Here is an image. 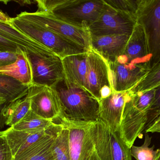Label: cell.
Here are the masks:
<instances>
[{
    "label": "cell",
    "mask_w": 160,
    "mask_h": 160,
    "mask_svg": "<svg viewBox=\"0 0 160 160\" xmlns=\"http://www.w3.org/2000/svg\"><path fill=\"white\" fill-rule=\"evenodd\" d=\"M55 124L51 120L44 119L30 110L21 120L11 127L17 130L38 131L48 129Z\"/></svg>",
    "instance_id": "603a6c76"
},
{
    "label": "cell",
    "mask_w": 160,
    "mask_h": 160,
    "mask_svg": "<svg viewBox=\"0 0 160 160\" xmlns=\"http://www.w3.org/2000/svg\"><path fill=\"white\" fill-rule=\"evenodd\" d=\"M112 8L128 14L135 20L142 0H104Z\"/></svg>",
    "instance_id": "484cf974"
},
{
    "label": "cell",
    "mask_w": 160,
    "mask_h": 160,
    "mask_svg": "<svg viewBox=\"0 0 160 160\" xmlns=\"http://www.w3.org/2000/svg\"><path fill=\"white\" fill-rule=\"evenodd\" d=\"M0 74L10 76L27 86L33 84L32 67L27 53L23 51L18 54L15 63L0 68Z\"/></svg>",
    "instance_id": "ffe728a7"
},
{
    "label": "cell",
    "mask_w": 160,
    "mask_h": 160,
    "mask_svg": "<svg viewBox=\"0 0 160 160\" xmlns=\"http://www.w3.org/2000/svg\"><path fill=\"white\" fill-rule=\"evenodd\" d=\"M61 126V128L55 136L52 147V157L53 160H71L68 131L67 129L62 125Z\"/></svg>",
    "instance_id": "cb8c5ba5"
},
{
    "label": "cell",
    "mask_w": 160,
    "mask_h": 160,
    "mask_svg": "<svg viewBox=\"0 0 160 160\" xmlns=\"http://www.w3.org/2000/svg\"><path fill=\"white\" fill-rule=\"evenodd\" d=\"M31 110V103L28 97L6 103L4 109L6 126L12 127L21 120Z\"/></svg>",
    "instance_id": "7402d4cb"
},
{
    "label": "cell",
    "mask_w": 160,
    "mask_h": 160,
    "mask_svg": "<svg viewBox=\"0 0 160 160\" xmlns=\"http://www.w3.org/2000/svg\"><path fill=\"white\" fill-rule=\"evenodd\" d=\"M59 125L56 130L30 146L13 160H53L52 147L55 136L62 127Z\"/></svg>",
    "instance_id": "d6986e66"
},
{
    "label": "cell",
    "mask_w": 160,
    "mask_h": 160,
    "mask_svg": "<svg viewBox=\"0 0 160 160\" xmlns=\"http://www.w3.org/2000/svg\"><path fill=\"white\" fill-rule=\"evenodd\" d=\"M53 122L68 130L71 160H89L95 149V122L75 121L62 116Z\"/></svg>",
    "instance_id": "5b68a950"
},
{
    "label": "cell",
    "mask_w": 160,
    "mask_h": 160,
    "mask_svg": "<svg viewBox=\"0 0 160 160\" xmlns=\"http://www.w3.org/2000/svg\"><path fill=\"white\" fill-rule=\"evenodd\" d=\"M152 137H149L148 133L145 134L144 142L141 146L133 145L131 148L132 157L136 160H155L158 156L159 149L154 150L155 146L149 147Z\"/></svg>",
    "instance_id": "4316f807"
},
{
    "label": "cell",
    "mask_w": 160,
    "mask_h": 160,
    "mask_svg": "<svg viewBox=\"0 0 160 160\" xmlns=\"http://www.w3.org/2000/svg\"><path fill=\"white\" fill-rule=\"evenodd\" d=\"M51 87L59 97L65 117L87 122H95L98 119L99 101L89 92L65 78Z\"/></svg>",
    "instance_id": "7a4b0ae2"
},
{
    "label": "cell",
    "mask_w": 160,
    "mask_h": 160,
    "mask_svg": "<svg viewBox=\"0 0 160 160\" xmlns=\"http://www.w3.org/2000/svg\"><path fill=\"white\" fill-rule=\"evenodd\" d=\"M26 96L30 101L31 111L38 116L53 122L63 116L59 97L52 87L32 84Z\"/></svg>",
    "instance_id": "8fae6325"
},
{
    "label": "cell",
    "mask_w": 160,
    "mask_h": 160,
    "mask_svg": "<svg viewBox=\"0 0 160 160\" xmlns=\"http://www.w3.org/2000/svg\"><path fill=\"white\" fill-rule=\"evenodd\" d=\"M159 116H160V107L155 111L148 112V114L147 122L145 130L151 125V123L154 121V120Z\"/></svg>",
    "instance_id": "1f68e13d"
},
{
    "label": "cell",
    "mask_w": 160,
    "mask_h": 160,
    "mask_svg": "<svg viewBox=\"0 0 160 160\" xmlns=\"http://www.w3.org/2000/svg\"><path fill=\"white\" fill-rule=\"evenodd\" d=\"M110 81L113 90L117 92L131 90L151 70L149 67L115 62L108 63Z\"/></svg>",
    "instance_id": "4fadbf2b"
},
{
    "label": "cell",
    "mask_w": 160,
    "mask_h": 160,
    "mask_svg": "<svg viewBox=\"0 0 160 160\" xmlns=\"http://www.w3.org/2000/svg\"><path fill=\"white\" fill-rule=\"evenodd\" d=\"M11 18L6 15L3 12L0 11V22L5 23H10V22Z\"/></svg>",
    "instance_id": "d590c367"
},
{
    "label": "cell",
    "mask_w": 160,
    "mask_h": 160,
    "mask_svg": "<svg viewBox=\"0 0 160 160\" xmlns=\"http://www.w3.org/2000/svg\"><path fill=\"white\" fill-rule=\"evenodd\" d=\"M151 59L143 29L140 24L136 23L124 52L115 61L121 64L148 66L151 68Z\"/></svg>",
    "instance_id": "9a60e30c"
},
{
    "label": "cell",
    "mask_w": 160,
    "mask_h": 160,
    "mask_svg": "<svg viewBox=\"0 0 160 160\" xmlns=\"http://www.w3.org/2000/svg\"><path fill=\"white\" fill-rule=\"evenodd\" d=\"M95 149L100 160H132L131 148L120 136L99 118L94 126Z\"/></svg>",
    "instance_id": "52a82bcc"
},
{
    "label": "cell",
    "mask_w": 160,
    "mask_h": 160,
    "mask_svg": "<svg viewBox=\"0 0 160 160\" xmlns=\"http://www.w3.org/2000/svg\"><path fill=\"white\" fill-rule=\"evenodd\" d=\"M130 96L129 91L117 92L112 90L109 97L99 101L98 118L112 131H119L124 106Z\"/></svg>",
    "instance_id": "2e32d148"
},
{
    "label": "cell",
    "mask_w": 160,
    "mask_h": 160,
    "mask_svg": "<svg viewBox=\"0 0 160 160\" xmlns=\"http://www.w3.org/2000/svg\"><path fill=\"white\" fill-rule=\"evenodd\" d=\"M89 160H100L98 156V154L96 153L95 149H94V151L91 155Z\"/></svg>",
    "instance_id": "8d00e7d4"
},
{
    "label": "cell",
    "mask_w": 160,
    "mask_h": 160,
    "mask_svg": "<svg viewBox=\"0 0 160 160\" xmlns=\"http://www.w3.org/2000/svg\"><path fill=\"white\" fill-rule=\"evenodd\" d=\"M6 103V101L3 98H2V97L0 96V104Z\"/></svg>",
    "instance_id": "74e56055"
},
{
    "label": "cell",
    "mask_w": 160,
    "mask_h": 160,
    "mask_svg": "<svg viewBox=\"0 0 160 160\" xmlns=\"http://www.w3.org/2000/svg\"><path fill=\"white\" fill-rule=\"evenodd\" d=\"M10 23L17 30L47 47L62 59L88 51L79 44L29 19L21 13L11 18Z\"/></svg>",
    "instance_id": "3957f363"
},
{
    "label": "cell",
    "mask_w": 160,
    "mask_h": 160,
    "mask_svg": "<svg viewBox=\"0 0 160 160\" xmlns=\"http://www.w3.org/2000/svg\"><path fill=\"white\" fill-rule=\"evenodd\" d=\"M59 126V124H55L48 129L38 131L17 130L10 127L4 131V136L14 158L36 142L52 133Z\"/></svg>",
    "instance_id": "ac0fdd59"
},
{
    "label": "cell",
    "mask_w": 160,
    "mask_h": 160,
    "mask_svg": "<svg viewBox=\"0 0 160 160\" xmlns=\"http://www.w3.org/2000/svg\"><path fill=\"white\" fill-rule=\"evenodd\" d=\"M130 92L133 105L139 110L148 112L155 99L156 89L135 94Z\"/></svg>",
    "instance_id": "83f0119b"
},
{
    "label": "cell",
    "mask_w": 160,
    "mask_h": 160,
    "mask_svg": "<svg viewBox=\"0 0 160 160\" xmlns=\"http://www.w3.org/2000/svg\"><path fill=\"white\" fill-rule=\"evenodd\" d=\"M160 107V86L156 89V95L153 104L149 111H152L157 110Z\"/></svg>",
    "instance_id": "d6a6232c"
},
{
    "label": "cell",
    "mask_w": 160,
    "mask_h": 160,
    "mask_svg": "<svg viewBox=\"0 0 160 160\" xmlns=\"http://www.w3.org/2000/svg\"><path fill=\"white\" fill-rule=\"evenodd\" d=\"M136 23L143 29L152 69L160 63V0H142Z\"/></svg>",
    "instance_id": "8992f818"
},
{
    "label": "cell",
    "mask_w": 160,
    "mask_h": 160,
    "mask_svg": "<svg viewBox=\"0 0 160 160\" xmlns=\"http://www.w3.org/2000/svg\"><path fill=\"white\" fill-rule=\"evenodd\" d=\"M65 78L101 100L100 91L111 86L108 62L92 49L62 59Z\"/></svg>",
    "instance_id": "6da1fadb"
},
{
    "label": "cell",
    "mask_w": 160,
    "mask_h": 160,
    "mask_svg": "<svg viewBox=\"0 0 160 160\" xmlns=\"http://www.w3.org/2000/svg\"><path fill=\"white\" fill-rule=\"evenodd\" d=\"M32 67V84L51 87L65 78L62 59L56 54H27Z\"/></svg>",
    "instance_id": "30bf717a"
},
{
    "label": "cell",
    "mask_w": 160,
    "mask_h": 160,
    "mask_svg": "<svg viewBox=\"0 0 160 160\" xmlns=\"http://www.w3.org/2000/svg\"><path fill=\"white\" fill-rule=\"evenodd\" d=\"M21 13L29 19L79 44L88 50L91 49L90 35L88 28L70 24L46 12Z\"/></svg>",
    "instance_id": "9c48e42d"
},
{
    "label": "cell",
    "mask_w": 160,
    "mask_h": 160,
    "mask_svg": "<svg viewBox=\"0 0 160 160\" xmlns=\"http://www.w3.org/2000/svg\"><path fill=\"white\" fill-rule=\"evenodd\" d=\"M146 133L158 132L160 133V116L157 117L151 125L145 130Z\"/></svg>",
    "instance_id": "4dcf8cb0"
},
{
    "label": "cell",
    "mask_w": 160,
    "mask_h": 160,
    "mask_svg": "<svg viewBox=\"0 0 160 160\" xmlns=\"http://www.w3.org/2000/svg\"><path fill=\"white\" fill-rule=\"evenodd\" d=\"M18 54L10 52H0V68L15 63Z\"/></svg>",
    "instance_id": "f546056e"
},
{
    "label": "cell",
    "mask_w": 160,
    "mask_h": 160,
    "mask_svg": "<svg viewBox=\"0 0 160 160\" xmlns=\"http://www.w3.org/2000/svg\"><path fill=\"white\" fill-rule=\"evenodd\" d=\"M160 86V63L151 69L145 78L136 86L130 90L135 94L142 93Z\"/></svg>",
    "instance_id": "d4e9b609"
},
{
    "label": "cell",
    "mask_w": 160,
    "mask_h": 160,
    "mask_svg": "<svg viewBox=\"0 0 160 160\" xmlns=\"http://www.w3.org/2000/svg\"><path fill=\"white\" fill-rule=\"evenodd\" d=\"M29 86L24 85L16 79L0 74V96L7 103L23 98L27 95Z\"/></svg>",
    "instance_id": "44dd1931"
},
{
    "label": "cell",
    "mask_w": 160,
    "mask_h": 160,
    "mask_svg": "<svg viewBox=\"0 0 160 160\" xmlns=\"http://www.w3.org/2000/svg\"><path fill=\"white\" fill-rule=\"evenodd\" d=\"M4 132V131H0V137L3 136Z\"/></svg>",
    "instance_id": "ab89813d"
},
{
    "label": "cell",
    "mask_w": 160,
    "mask_h": 160,
    "mask_svg": "<svg viewBox=\"0 0 160 160\" xmlns=\"http://www.w3.org/2000/svg\"><path fill=\"white\" fill-rule=\"evenodd\" d=\"M130 37L121 34L90 36L91 49L102 56L108 63H113L124 52Z\"/></svg>",
    "instance_id": "e0dca14e"
},
{
    "label": "cell",
    "mask_w": 160,
    "mask_h": 160,
    "mask_svg": "<svg viewBox=\"0 0 160 160\" xmlns=\"http://www.w3.org/2000/svg\"><path fill=\"white\" fill-rule=\"evenodd\" d=\"M49 54L52 50L13 27L0 22V52Z\"/></svg>",
    "instance_id": "7c38bea8"
},
{
    "label": "cell",
    "mask_w": 160,
    "mask_h": 160,
    "mask_svg": "<svg viewBox=\"0 0 160 160\" xmlns=\"http://www.w3.org/2000/svg\"><path fill=\"white\" fill-rule=\"evenodd\" d=\"M13 156L4 136L0 137V160H13Z\"/></svg>",
    "instance_id": "f1b7e54d"
},
{
    "label": "cell",
    "mask_w": 160,
    "mask_h": 160,
    "mask_svg": "<svg viewBox=\"0 0 160 160\" xmlns=\"http://www.w3.org/2000/svg\"><path fill=\"white\" fill-rule=\"evenodd\" d=\"M148 114V112L139 110L133 105L130 93V96L124 106L119 128L121 138L129 148L145 130Z\"/></svg>",
    "instance_id": "5bb4252c"
},
{
    "label": "cell",
    "mask_w": 160,
    "mask_h": 160,
    "mask_svg": "<svg viewBox=\"0 0 160 160\" xmlns=\"http://www.w3.org/2000/svg\"><path fill=\"white\" fill-rule=\"evenodd\" d=\"M155 160H160V148L159 149L158 153V156Z\"/></svg>",
    "instance_id": "f35d334b"
},
{
    "label": "cell",
    "mask_w": 160,
    "mask_h": 160,
    "mask_svg": "<svg viewBox=\"0 0 160 160\" xmlns=\"http://www.w3.org/2000/svg\"><path fill=\"white\" fill-rule=\"evenodd\" d=\"M112 92V89L111 86H104L100 91L101 100L109 97Z\"/></svg>",
    "instance_id": "836d02e7"
},
{
    "label": "cell",
    "mask_w": 160,
    "mask_h": 160,
    "mask_svg": "<svg viewBox=\"0 0 160 160\" xmlns=\"http://www.w3.org/2000/svg\"><path fill=\"white\" fill-rule=\"evenodd\" d=\"M6 103L0 104V129L2 128L5 125V118L4 115V109Z\"/></svg>",
    "instance_id": "e575fe53"
},
{
    "label": "cell",
    "mask_w": 160,
    "mask_h": 160,
    "mask_svg": "<svg viewBox=\"0 0 160 160\" xmlns=\"http://www.w3.org/2000/svg\"><path fill=\"white\" fill-rule=\"evenodd\" d=\"M105 6L104 0H58L48 13L70 24L88 29Z\"/></svg>",
    "instance_id": "277c9868"
},
{
    "label": "cell",
    "mask_w": 160,
    "mask_h": 160,
    "mask_svg": "<svg viewBox=\"0 0 160 160\" xmlns=\"http://www.w3.org/2000/svg\"><path fill=\"white\" fill-rule=\"evenodd\" d=\"M136 21L126 13L112 8L105 3L104 9L95 21L88 26L90 36H102L121 34L130 36Z\"/></svg>",
    "instance_id": "ba28073f"
}]
</instances>
